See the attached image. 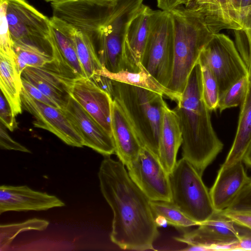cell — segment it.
<instances>
[{"instance_id":"1","label":"cell","mask_w":251,"mask_h":251,"mask_svg":"<svg viewBox=\"0 0 251 251\" xmlns=\"http://www.w3.org/2000/svg\"><path fill=\"white\" fill-rule=\"evenodd\" d=\"M98 178L101 194L113 213L111 241L125 250H154L159 233L151 200L131 179L125 166L106 156Z\"/></svg>"},{"instance_id":"2","label":"cell","mask_w":251,"mask_h":251,"mask_svg":"<svg viewBox=\"0 0 251 251\" xmlns=\"http://www.w3.org/2000/svg\"><path fill=\"white\" fill-rule=\"evenodd\" d=\"M174 109L182 136V157L202 176L220 153L224 144L212 125L210 111L202 96L201 72L198 60L193 68L180 99Z\"/></svg>"},{"instance_id":"3","label":"cell","mask_w":251,"mask_h":251,"mask_svg":"<svg viewBox=\"0 0 251 251\" xmlns=\"http://www.w3.org/2000/svg\"><path fill=\"white\" fill-rule=\"evenodd\" d=\"M173 29L174 59L167 88L181 96L200 53L213 34L198 11L179 5L169 11Z\"/></svg>"},{"instance_id":"4","label":"cell","mask_w":251,"mask_h":251,"mask_svg":"<svg viewBox=\"0 0 251 251\" xmlns=\"http://www.w3.org/2000/svg\"><path fill=\"white\" fill-rule=\"evenodd\" d=\"M112 80L111 97L119 105L143 147L158 156L163 107L162 95Z\"/></svg>"},{"instance_id":"5","label":"cell","mask_w":251,"mask_h":251,"mask_svg":"<svg viewBox=\"0 0 251 251\" xmlns=\"http://www.w3.org/2000/svg\"><path fill=\"white\" fill-rule=\"evenodd\" d=\"M201 176L184 158L169 174L171 202L185 215L200 225L215 212L209 191Z\"/></svg>"},{"instance_id":"6","label":"cell","mask_w":251,"mask_h":251,"mask_svg":"<svg viewBox=\"0 0 251 251\" xmlns=\"http://www.w3.org/2000/svg\"><path fill=\"white\" fill-rule=\"evenodd\" d=\"M173 29L170 12L152 10L148 40L141 63L167 88L173 66Z\"/></svg>"},{"instance_id":"7","label":"cell","mask_w":251,"mask_h":251,"mask_svg":"<svg viewBox=\"0 0 251 251\" xmlns=\"http://www.w3.org/2000/svg\"><path fill=\"white\" fill-rule=\"evenodd\" d=\"M6 0V16L13 44L33 46L52 55L50 19L26 0Z\"/></svg>"},{"instance_id":"8","label":"cell","mask_w":251,"mask_h":251,"mask_svg":"<svg viewBox=\"0 0 251 251\" xmlns=\"http://www.w3.org/2000/svg\"><path fill=\"white\" fill-rule=\"evenodd\" d=\"M199 59L204 62L214 74L220 95L249 74L248 67L235 43L223 33L213 34L203 48Z\"/></svg>"},{"instance_id":"9","label":"cell","mask_w":251,"mask_h":251,"mask_svg":"<svg viewBox=\"0 0 251 251\" xmlns=\"http://www.w3.org/2000/svg\"><path fill=\"white\" fill-rule=\"evenodd\" d=\"M246 228L236 224L222 211H215L198 228L175 239L187 245H195L196 251H223L225 246L239 241Z\"/></svg>"},{"instance_id":"10","label":"cell","mask_w":251,"mask_h":251,"mask_svg":"<svg viewBox=\"0 0 251 251\" xmlns=\"http://www.w3.org/2000/svg\"><path fill=\"white\" fill-rule=\"evenodd\" d=\"M113 0H78L51 3L53 16L88 36L94 43L111 10Z\"/></svg>"},{"instance_id":"11","label":"cell","mask_w":251,"mask_h":251,"mask_svg":"<svg viewBox=\"0 0 251 251\" xmlns=\"http://www.w3.org/2000/svg\"><path fill=\"white\" fill-rule=\"evenodd\" d=\"M126 167L131 179L151 201L171 202L169 174L151 150L143 147Z\"/></svg>"},{"instance_id":"12","label":"cell","mask_w":251,"mask_h":251,"mask_svg":"<svg viewBox=\"0 0 251 251\" xmlns=\"http://www.w3.org/2000/svg\"><path fill=\"white\" fill-rule=\"evenodd\" d=\"M22 107L35 118L34 127L47 130L65 144L72 147H83V140L64 111L33 98L23 87Z\"/></svg>"},{"instance_id":"13","label":"cell","mask_w":251,"mask_h":251,"mask_svg":"<svg viewBox=\"0 0 251 251\" xmlns=\"http://www.w3.org/2000/svg\"><path fill=\"white\" fill-rule=\"evenodd\" d=\"M68 86L70 96L112 136L111 96L86 77L71 78Z\"/></svg>"},{"instance_id":"14","label":"cell","mask_w":251,"mask_h":251,"mask_svg":"<svg viewBox=\"0 0 251 251\" xmlns=\"http://www.w3.org/2000/svg\"><path fill=\"white\" fill-rule=\"evenodd\" d=\"M81 137L84 146L105 156L115 153L112 136L106 132L70 96L62 109Z\"/></svg>"},{"instance_id":"15","label":"cell","mask_w":251,"mask_h":251,"mask_svg":"<svg viewBox=\"0 0 251 251\" xmlns=\"http://www.w3.org/2000/svg\"><path fill=\"white\" fill-rule=\"evenodd\" d=\"M56 196L34 190L26 185L0 187V214L8 211H44L63 207Z\"/></svg>"},{"instance_id":"16","label":"cell","mask_w":251,"mask_h":251,"mask_svg":"<svg viewBox=\"0 0 251 251\" xmlns=\"http://www.w3.org/2000/svg\"><path fill=\"white\" fill-rule=\"evenodd\" d=\"M21 77L36 87L63 109L70 97L68 83L72 78L63 75L54 61L43 67H27L22 72Z\"/></svg>"},{"instance_id":"17","label":"cell","mask_w":251,"mask_h":251,"mask_svg":"<svg viewBox=\"0 0 251 251\" xmlns=\"http://www.w3.org/2000/svg\"><path fill=\"white\" fill-rule=\"evenodd\" d=\"M152 9L143 4L130 22L123 42V58L126 70L138 72L148 40Z\"/></svg>"},{"instance_id":"18","label":"cell","mask_w":251,"mask_h":251,"mask_svg":"<svg viewBox=\"0 0 251 251\" xmlns=\"http://www.w3.org/2000/svg\"><path fill=\"white\" fill-rule=\"evenodd\" d=\"M243 161L226 168H220L209 193L214 210L227 208L243 187L250 181Z\"/></svg>"},{"instance_id":"19","label":"cell","mask_w":251,"mask_h":251,"mask_svg":"<svg viewBox=\"0 0 251 251\" xmlns=\"http://www.w3.org/2000/svg\"><path fill=\"white\" fill-rule=\"evenodd\" d=\"M111 125L115 153L126 167L137 158L143 146L122 109L114 100L111 105Z\"/></svg>"},{"instance_id":"20","label":"cell","mask_w":251,"mask_h":251,"mask_svg":"<svg viewBox=\"0 0 251 251\" xmlns=\"http://www.w3.org/2000/svg\"><path fill=\"white\" fill-rule=\"evenodd\" d=\"M182 142V132L178 117L167 104L163 109L160 129L158 157L170 174L176 163V155Z\"/></svg>"},{"instance_id":"21","label":"cell","mask_w":251,"mask_h":251,"mask_svg":"<svg viewBox=\"0 0 251 251\" xmlns=\"http://www.w3.org/2000/svg\"><path fill=\"white\" fill-rule=\"evenodd\" d=\"M50 25L68 36L73 41L85 76L91 78L102 67L95 45L86 35L63 21L52 16Z\"/></svg>"},{"instance_id":"22","label":"cell","mask_w":251,"mask_h":251,"mask_svg":"<svg viewBox=\"0 0 251 251\" xmlns=\"http://www.w3.org/2000/svg\"><path fill=\"white\" fill-rule=\"evenodd\" d=\"M50 41L54 63L61 73L72 78L86 77L72 40L51 25Z\"/></svg>"},{"instance_id":"23","label":"cell","mask_w":251,"mask_h":251,"mask_svg":"<svg viewBox=\"0 0 251 251\" xmlns=\"http://www.w3.org/2000/svg\"><path fill=\"white\" fill-rule=\"evenodd\" d=\"M249 73L248 87L240 105L237 128L231 148L220 168H226L243 161L251 144V72Z\"/></svg>"},{"instance_id":"24","label":"cell","mask_w":251,"mask_h":251,"mask_svg":"<svg viewBox=\"0 0 251 251\" xmlns=\"http://www.w3.org/2000/svg\"><path fill=\"white\" fill-rule=\"evenodd\" d=\"M0 88L16 117L22 112L21 92L23 84L15 57L0 52Z\"/></svg>"},{"instance_id":"25","label":"cell","mask_w":251,"mask_h":251,"mask_svg":"<svg viewBox=\"0 0 251 251\" xmlns=\"http://www.w3.org/2000/svg\"><path fill=\"white\" fill-rule=\"evenodd\" d=\"M139 67L140 70L136 72L123 70L113 73L102 68L96 73L105 76L112 80L157 92L176 102L179 100L180 96L158 82L141 63Z\"/></svg>"},{"instance_id":"26","label":"cell","mask_w":251,"mask_h":251,"mask_svg":"<svg viewBox=\"0 0 251 251\" xmlns=\"http://www.w3.org/2000/svg\"><path fill=\"white\" fill-rule=\"evenodd\" d=\"M13 48L17 68L21 75L27 67H43L54 61L51 54L38 48L21 44H13Z\"/></svg>"},{"instance_id":"27","label":"cell","mask_w":251,"mask_h":251,"mask_svg":"<svg viewBox=\"0 0 251 251\" xmlns=\"http://www.w3.org/2000/svg\"><path fill=\"white\" fill-rule=\"evenodd\" d=\"M49 224L48 221L36 218L20 223L0 224V251L5 250L19 233L32 230H45Z\"/></svg>"},{"instance_id":"28","label":"cell","mask_w":251,"mask_h":251,"mask_svg":"<svg viewBox=\"0 0 251 251\" xmlns=\"http://www.w3.org/2000/svg\"><path fill=\"white\" fill-rule=\"evenodd\" d=\"M154 217H163L167 223L179 229H186L199 224L185 215L172 202L151 201Z\"/></svg>"},{"instance_id":"29","label":"cell","mask_w":251,"mask_h":251,"mask_svg":"<svg viewBox=\"0 0 251 251\" xmlns=\"http://www.w3.org/2000/svg\"><path fill=\"white\" fill-rule=\"evenodd\" d=\"M199 61L201 67L203 100L210 112L216 111L220 98L217 81L208 66L199 59Z\"/></svg>"},{"instance_id":"30","label":"cell","mask_w":251,"mask_h":251,"mask_svg":"<svg viewBox=\"0 0 251 251\" xmlns=\"http://www.w3.org/2000/svg\"><path fill=\"white\" fill-rule=\"evenodd\" d=\"M251 6V0H230L220 23L219 29H231L234 31L242 29V19L248 8Z\"/></svg>"},{"instance_id":"31","label":"cell","mask_w":251,"mask_h":251,"mask_svg":"<svg viewBox=\"0 0 251 251\" xmlns=\"http://www.w3.org/2000/svg\"><path fill=\"white\" fill-rule=\"evenodd\" d=\"M249 80V73L233 83L220 95L218 105L220 112L241 104L247 91Z\"/></svg>"},{"instance_id":"32","label":"cell","mask_w":251,"mask_h":251,"mask_svg":"<svg viewBox=\"0 0 251 251\" xmlns=\"http://www.w3.org/2000/svg\"><path fill=\"white\" fill-rule=\"evenodd\" d=\"M242 29L234 31L236 46L248 70H251V6L242 19Z\"/></svg>"},{"instance_id":"33","label":"cell","mask_w":251,"mask_h":251,"mask_svg":"<svg viewBox=\"0 0 251 251\" xmlns=\"http://www.w3.org/2000/svg\"><path fill=\"white\" fill-rule=\"evenodd\" d=\"M7 2L0 0V52L15 57L8 21L6 16Z\"/></svg>"},{"instance_id":"34","label":"cell","mask_w":251,"mask_h":251,"mask_svg":"<svg viewBox=\"0 0 251 251\" xmlns=\"http://www.w3.org/2000/svg\"><path fill=\"white\" fill-rule=\"evenodd\" d=\"M224 210L251 212V178L229 206Z\"/></svg>"},{"instance_id":"35","label":"cell","mask_w":251,"mask_h":251,"mask_svg":"<svg viewBox=\"0 0 251 251\" xmlns=\"http://www.w3.org/2000/svg\"><path fill=\"white\" fill-rule=\"evenodd\" d=\"M11 109L1 92L0 97V123L11 131L18 127V124Z\"/></svg>"},{"instance_id":"36","label":"cell","mask_w":251,"mask_h":251,"mask_svg":"<svg viewBox=\"0 0 251 251\" xmlns=\"http://www.w3.org/2000/svg\"><path fill=\"white\" fill-rule=\"evenodd\" d=\"M3 125L0 123V148L2 150H14L24 152L31 151L22 144L14 140L8 134Z\"/></svg>"},{"instance_id":"37","label":"cell","mask_w":251,"mask_h":251,"mask_svg":"<svg viewBox=\"0 0 251 251\" xmlns=\"http://www.w3.org/2000/svg\"><path fill=\"white\" fill-rule=\"evenodd\" d=\"M22 80L23 87L33 98L47 104L58 107L54 101L43 94L36 87L23 78H22Z\"/></svg>"},{"instance_id":"38","label":"cell","mask_w":251,"mask_h":251,"mask_svg":"<svg viewBox=\"0 0 251 251\" xmlns=\"http://www.w3.org/2000/svg\"><path fill=\"white\" fill-rule=\"evenodd\" d=\"M224 251H251V230L247 228L239 241L225 246Z\"/></svg>"},{"instance_id":"39","label":"cell","mask_w":251,"mask_h":251,"mask_svg":"<svg viewBox=\"0 0 251 251\" xmlns=\"http://www.w3.org/2000/svg\"><path fill=\"white\" fill-rule=\"evenodd\" d=\"M224 214L236 224L251 230V212L223 210Z\"/></svg>"},{"instance_id":"40","label":"cell","mask_w":251,"mask_h":251,"mask_svg":"<svg viewBox=\"0 0 251 251\" xmlns=\"http://www.w3.org/2000/svg\"><path fill=\"white\" fill-rule=\"evenodd\" d=\"M156 1L157 6L160 10L169 12L181 5L188 7L192 0H156Z\"/></svg>"},{"instance_id":"41","label":"cell","mask_w":251,"mask_h":251,"mask_svg":"<svg viewBox=\"0 0 251 251\" xmlns=\"http://www.w3.org/2000/svg\"><path fill=\"white\" fill-rule=\"evenodd\" d=\"M243 162L248 167L251 168V144L244 156Z\"/></svg>"},{"instance_id":"42","label":"cell","mask_w":251,"mask_h":251,"mask_svg":"<svg viewBox=\"0 0 251 251\" xmlns=\"http://www.w3.org/2000/svg\"><path fill=\"white\" fill-rule=\"evenodd\" d=\"M214 0H197V1L191 7L195 5H206L211 3ZM189 7V8H190Z\"/></svg>"},{"instance_id":"43","label":"cell","mask_w":251,"mask_h":251,"mask_svg":"<svg viewBox=\"0 0 251 251\" xmlns=\"http://www.w3.org/2000/svg\"><path fill=\"white\" fill-rule=\"evenodd\" d=\"M197 0H192V2L191 3L190 5L188 7H189L191 6L192 5H193L197 1Z\"/></svg>"},{"instance_id":"44","label":"cell","mask_w":251,"mask_h":251,"mask_svg":"<svg viewBox=\"0 0 251 251\" xmlns=\"http://www.w3.org/2000/svg\"><path fill=\"white\" fill-rule=\"evenodd\" d=\"M46 1H47V2H53L54 0H45Z\"/></svg>"}]
</instances>
